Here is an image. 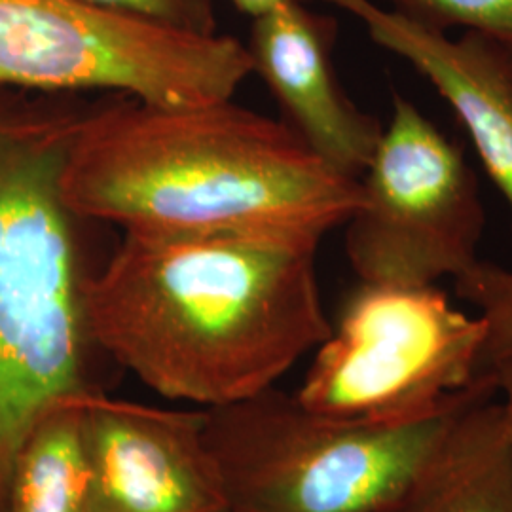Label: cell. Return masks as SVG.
Returning <instances> with one entry per match:
<instances>
[{
	"mask_svg": "<svg viewBox=\"0 0 512 512\" xmlns=\"http://www.w3.org/2000/svg\"><path fill=\"white\" fill-rule=\"evenodd\" d=\"M313 243L126 232L88 277L93 344L169 401L251 399L329 338Z\"/></svg>",
	"mask_w": 512,
	"mask_h": 512,
	"instance_id": "obj_1",
	"label": "cell"
},
{
	"mask_svg": "<svg viewBox=\"0 0 512 512\" xmlns=\"http://www.w3.org/2000/svg\"><path fill=\"white\" fill-rule=\"evenodd\" d=\"M76 219L126 232L251 234L319 245L363 202L285 122L228 101L84 112L61 173Z\"/></svg>",
	"mask_w": 512,
	"mask_h": 512,
	"instance_id": "obj_2",
	"label": "cell"
},
{
	"mask_svg": "<svg viewBox=\"0 0 512 512\" xmlns=\"http://www.w3.org/2000/svg\"><path fill=\"white\" fill-rule=\"evenodd\" d=\"M82 114L0 105V507L18 450L54 404L95 391L88 277L61 194Z\"/></svg>",
	"mask_w": 512,
	"mask_h": 512,
	"instance_id": "obj_3",
	"label": "cell"
},
{
	"mask_svg": "<svg viewBox=\"0 0 512 512\" xmlns=\"http://www.w3.org/2000/svg\"><path fill=\"white\" fill-rule=\"evenodd\" d=\"M486 393L406 425L330 420L270 387L202 408L203 435L230 505L249 512H380L420 469L459 414Z\"/></svg>",
	"mask_w": 512,
	"mask_h": 512,
	"instance_id": "obj_4",
	"label": "cell"
},
{
	"mask_svg": "<svg viewBox=\"0 0 512 512\" xmlns=\"http://www.w3.org/2000/svg\"><path fill=\"white\" fill-rule=\"evenodd\" d=\"M486 321L437 285L359 283L294 393L330 420L406 425L439 416L486 384Z\"/></svg>",
	"mask_w": 512,
	"mask_h": 512,
	"instance_id": "obj_5",
	"label": "cell"
},
{
	"mask_svg": "<svg viewBox=\"0 0 512 512\" xmlns=\"http://www.w3.org/2000/svg\"><path fill=\"white\" fill-rule=\"evenodd\" d=\"M253 73L236 38L183 33L84 0H0V88L112 90L200 107L232 99Z\"/></svg>",
	"mask_w": 512,
	"mask_h": 512,
	"instance_id": "obj_6",
	"label": "cell"
},
{
	"mask_svg": "<svg viewBox=\"0 0 512 512\" xmlns=\"http://www.w3.org/2000/svg\"><path fill=\"white\" fill-rule=\"evenodd\" d=\"M346 222V253L363 283L425 287L480 262L486 226L478 183L461 148L412 101L395 95L391 120Z\"/></svg>",
	"mask_w": 512,
	"mask_h": 512,
	"instance_id": "obj_7",
	"label": "cell"
},
{
	"mask_svg": "<svg viewBox=\"0 0 512 512\" xmlns=\"http://www.w3.org/2000/svg\"><path fill=\"white\" fill-rule=\"evenodd\" d=\"M93 512H228L230 497L203 435V410L84 397Z\"/></svg>",
	"mask_w": 512,
	"mask_h": 512,
	"instance_id": "obj_8",
	"label": "cell"
},
{
	"mask_svg": "<svg viewBox=\"0 0 512 512\" xmlns=\"http://www.w3.org/2000/svg\"><path fill=\"white\" fill-rule=\"evenodd\" d=\"M334 42L336 21L296 2L253 19L247 50L285 124L336 171L361 179L384 126L344 92Z\"/></svg>",
	"mask_w": 512,
	"mask_h": 512,
	"instance_id": "obj_9",
	"label": "cell"
},
{
	"mask_svg": "<svg viewBox=\"0 0 512 512\" xmlns=\"http://www.w3.org/2000/svg\"><path fill=\"white\" fill-rule=\"evenodd\" d=\"M329 2L359 19L376 44L406 59L456 112L507 202L512 239V55L507 42L476 31L452 38L374 0Z\"/></svg>",
	"mask_w": 512,
	"mask_h": 512,
	"instance_id": "obj_10",
	"label": "cell"
},
{
	"mask_svg": "<svg viewBox=\"0 0 512 512\" xmlns=\"http://www.w3.org/2000/svg\"><path fill=\"white\" fill-rule=\"evenodd\" d=\"M486 393L469 404L380 512H512V454L503 412Z\"/></svg>",
	"mask_w": 512,
	"mask_h": 512,
	"instance_id": "obj_11",
	"label": "cell"
},
{
	"mask_svg": "<svg viewBox=\"0 0 512 512\" xmlns=\"http://www.w3.org/2000/svg\"><path fill=\"white\" fill-rule=\"evenodd\" d=\"M88 393L54 404L31 429L12 463L0 512H93Z\"/></svg>",
	"mask_w": 512,
	"mask_h": 512,
	"instance_id": "obj_12",
	"label": "cell"
},
{
	"mask_svg": "<svg viewBox=\"0 0 512 512\" xmlns=\"http://www.w3.org/2000/svg\"><path fill=\"white\" fill-rule=\"evenodd\" d=\"M439 31H476L512 42V0H374Z\"/></svg>",
	"mask_w": 512,
	"mask_h": 512,
	"instance_id": "obj_13",
	"label": "cell"
},
{
	"mask_svg": "<svg viewBox=\"0 0 512 512\" xmlns=\"http://www.w3.org/2000/svg\"><path fill=\"white\" fill-rule=\"evenodd\" d=\"M456 289L463 300L475 306L488 327L482 370L495 357L512 351V270L480 260L456 279Z\"/></svg>",
	"mask_w": 512,
	"mask_h": 512,
	"instance_id": "obj_14",
	"label": "cell"
},
{
	"mask_svg": "<svg viewBox=\"0 0 512 512\" xmlns=\"http://www.w3.org/2000/svg\"><path fill=\"white\" fill-rule=\"evenodd\" d=\"M95 8L141 19L152 25L192 33L217 35L213 0H84Z\"/></svg>",
	"mask_w": 512,
	"mask_h": 512,
	"instance_id": "obj_15",
	"label": "cell"
},
{
	"mask_svg": "<svg viewBox=\"0 0 512 512\" xmlns=\"http://www.w3.org/2000/svg\"><path fill=\"white\" fill-rule=\"evenodd\" d=\"M480 372H488L494 380L495 391L501 393L499 406L503 412V423L512 454V351L495 357L494 361H490Z\"/></svg>",
	"mask_w": 512,
	"mask_h": 512,
	"instance_id": "obj_16",
	"label": "cell"
},
{
	"mask_svg": "<svg viewBox=\"0 0 512 512\" xmlns=\"http://www.w3.org/2000/svg\"><path fill=\"white\" fill-rule=\"evenodd\" d=\"M296 2H310V0H232V4L241 10L243 14L251 16V18H260L264 14H270L281 6L287 4H296Z\"/></svg>",
	"mask_w": 512,
	"mask_h": 512,
	"instance_id": "obj_17",
	"label": "cell"
},
{
	"mask_svg": "<svg viewBox=\"0 0 512 512\" xmlns=\"http://www.w3.org/2000/svg\"><path fill=\"white\" fill-rule=\"evenodd\" d=\"M228 512H249V511H241V509H236V507H230V511Z\"/></svg>",
	"mask_w": 512,
	"mask_h": 512,
	"instance_id": "obj_18",
	"label": "cell"
},
{
	"mask_svg": "<svg viewBox=\"0 0 512 512\" xmlns=\"http://www.w3.org/2000/svg\"><path fill=\"white\" fill-rule=\"evenodd\" d=\"M507 46H509V50H511V55H512V42H507Z\"/></svg>",
	"mask_w": 512,
	"mask_h": 512,
	"instance_id": "obj_19",
	"label": "cell"
}]
</instances>
